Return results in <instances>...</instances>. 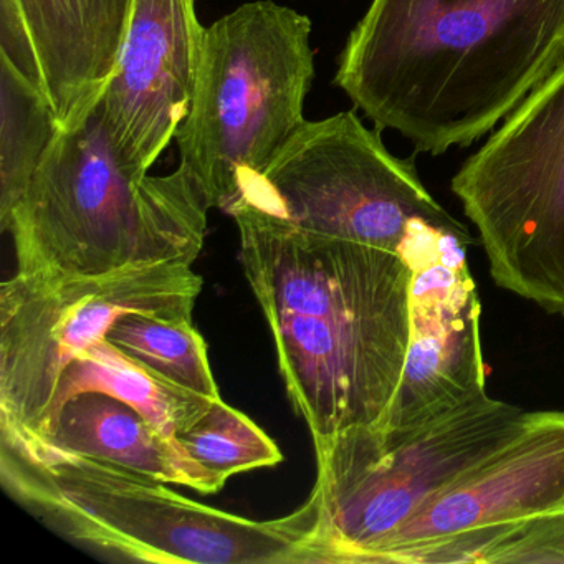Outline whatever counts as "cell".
Masks as SVG:
<instances>
[{
    "mask_svg": "<svg viewBox=\"0 0 564 564\" xmlns=\"http://www.w3.org/2000/svg\"><path fill=\"white\" fill-rule=\"evenodd\" d=\"M564 62V0H371L335 85L378 131L442 156L488 137Z\"/></svg>",
    "mask_w": 564,
    "mask_h": 564,
    "instance_id": "obj_1",
    "label": "cell"
},
{
    "mask_svg": "<svg viewBox=\"0 0 564 564\" xmlns=\"http://www.w3.org/2000/svg\"><path fill=\"white\" fill-rule=\"evenodd\" d=\"M6 491L62 536L143 563L306 564L312 497L292 513L249 520L177 494L171 484L0 429Z\"/></svg>",
    "mask_w": 564,
    "mask_h": 564,
    "instance_id": "obj_2",
    "label": "cell"
},
{
    "mask_svg": "<svg viewBox=\"0 0 564 564\" xmlns=\"http://www.w3.org/2000/svg\"><path fill=\"white\" fill-rule=\"evenodd\" d=\"M213 209L183 167L166 176L128 166L97 108L61 131L2 232L14 240L18 273L101 275L131 265H193Z\"/></svg>",
    "mask_w": 564,
    "mask_h": 564,
    "instance_id": "obj_3",
    "label": "cell"
},
{
    "mask_svg": "<svg viewBox=\"0 0 564 564\" xmlns=\"http://www.w3.org/2000/svg\"><path fill=\"white\" fill-rule=\"evenodd\" d=\"M313 78L312 21L289 6L247 2L206 29L176 141L210 207L227 213L306 123Z\"/></svg>",
    "mask_w": 564,
    "mask_h": 564,
    "instance_id": "obj_4",
    "label": "cell"
},
{
    "mask_svg": "<svg viewBox=\"0 0 564 564\" xmlns=\"http://www.w3.org/2000/svg\"><path fill=\"white\" fill-rule=\"evenodd\" d=\"M524 415L484 394L419 427L368 425L313 441L316 523L306 564L376 563L425 501L513 434Z\"/></svg>",
    "mask_w": 564,
    "mask_h": 564,
    "instance_id": "obj_5",
    "label": "cell"
},
{
    "mask_svg": "<svg viewBox=\"0 0 564 564\" xmlns=\"http://www.w3.org/2000/svg\"><path fill=\"white\" fill-rule=\"evenodd\" d=\"M500 289L564 318V62L451 181Z\"/></svg>",
    "mask_w": 564,
    "mask_h": 564,
    "instance_id": "obj_6",
    "label": "cell"
},
{
    "mask_svg": "<svg viewBox=\"0 0 564 564\" xmlns=\"http://www.w3.org/2000/svg\"><path fill=\"white\" fill-rule=\"evenodd\" d=\"M203 276L189 263L101 275H25L0 285V429L39 435L58 376L121 316L193 322Z\"/></svg>",
    "mask_w": 564,
    "mask_h": 564,
    "instance_id": "obj_7",
    "label": "cell"
},
{
    "mask_svg": "<svg viewBox=\"0 0 564 564\" xmlns=\"http://www.w3.org/2000/svg\"><path fill=\"white\" fill-rule=\"evenodd\" d=\"M239 204L306 232L392 252L419 220L452 217L414 161L392 154L381 131L366 127L355 110L306 121L230 209Z\"/></svg>",
    "mask_w": 564,
    "mask_h": 564,
    "instance_id": "obj_8",
    "label": "cell"
},
{
    "mask_svg": "<svg viewBox=\"0 0 564 564\" xmlns=\"http://www.w3.org/2000/svg\"><path fill=\"white\" fill-rule=\"evenodd\" d=\"M471 243L452 217L419 220L399 249L412 270L411 339L401 384L378 427H419L487 394Z\"/></svg>",
    "mask_w": 564,
    "mask_h": 564,
    "instance_id": "obj_9",
    "label": "cell"
},
{
    "mask_svg": "<svg viewBox=\"0 0 564 564\" xmlns=\"http://www.w3.org/2000/svg\"><path fill=\"white\" fill-rule=\"evenodd\" d=\"M227 214L263 316L411 322L412 270L401 253L306 232L242 204Z\"/></svg>",
    "mask_w": 564,
    "mask_h": 564,
    "instance_id": "obj_10",
    "label": "cell"
},
{
    "mask_svg": "<svg viewBox=\"0 0 564 564\" xmlns=\"http://www.w3.org/2000/svg\"><path fill=\"white\" fill-rule=\"evenodd\" d=\"M265 319L290 401L313 441L381 422L401 384L411 322Z\"/></svg>",
    "mask_w": 564,
    "mask_h": 564,
    "instance_id": "obj_11",
    "label": "cell"
},
{
    "mask_svg": "<svg viewBox=\"0 0 564 564\" xmlns=\"http://www.w3.org/2000/svg\"><path fill=\"white\" fill-rule=\"evenodd\" d=\"M204 34L196 0H134L117 68L95 105L128 166L150 173L176 140L196 87Z\"/></svg>",
    "mask_w": 564,
    "mask_h": 564,
    "instance_id": "obj_12",
    "label": "cell"
},
{
    "mask_svg": "<svg viewBox=\"0 0 564 564\" xmlns=\"http://www.w3.org/2000/svg\"><path fill=\"white\" fill-rule=\"evenodd\" d=\"M134 0H0V57L47 101L62 131L84 123L120 58Z\"/></svg>",
    "mask_w": 564,
    "mask_h": 564,
    "instance_id": "obj_13",
    "label": "cell"
},
{
    "mask_svg": "<svg viewBox=\"0 0 564 564\" xmlns=\"http://www.w3.org/2000/svg\"><path fill=\"white\" fill-rule=\"evenodd\" d=\"M557 507H564V412H527L513 434L425 501L376 563H399L425 541Z\"/></svg>",
    "mask_w": 564,
    "mask_h": 564,
    "instance_id": "obj_14",
    "label": "cell"
},
{
    "mask_svg": "<svg viewBox=\"0 0 564 564\" xmlns=\"http://www.w3.org/2000/svg\"><path fill=\"white\" fill-rule=\"evenodd\" d=\"M42 441L200 494H216L226 485L194 462L180 442L163 434L138 409L107 392H80L68 399L51 434Z\"/></svg>",
    "mask_w": 564,
    "mask_h": 564,
    "instance_id": "obj_15",
    "label": "cell"
},
{
    "mask_svg": "<svg viewBox=\"0 0 564 564\" xmlns=\"http://www.w3.org/2000/svg\"><path fill=\"white\" fill-rule=\"evenodd\" d=\"M87 391L107 392L128 402L174 441L217 401L161 378L105 338L78 355L58 376L41 434L31 437L47 438L62 405Z\"/></svg>",
    "mask_w": 564,
    "mask_h": 564,
    "instance_id": "obj_16",
    "label": "cell"
},
{
    "mask_svg": "<svg viewBox=\"0 0 564 564\" xmlns=\"http://www.w3.org/2000/svg\"><path fill=\"white\" fill-rule=\"evenodd\" d=\"M399 563H564V507L425 541Z\"/></svg>",
    "mask_w": 564,
    "mask_h": 564,
    "instance_id": "obj_17",
    "label": "cell"
},
{
    "mask_svg": "<svg viewBox=\"0 0 564 564\" xmlns=\"http://www.w3.org/2000/svg\"><path fill=\"white\" fill-rule=\"evenodd\" d=\"M61 131L41 91L0 57V223L18 206Z\"/></svg>",
    "mask_w": 564,
    "mask_h": 564,
    "instance_id": "obj_18",
    "label": "cell"
},
{
    "mask_svg": "<svg viewBox=\"0 0 564 564\" xmlns=\"http://www.w3.org/2000/svg\"><path fill=\"white\" fill-rule=\"evenodd\" d=\"M107 339L161 378L196 394L220 399L203 335L187 319L121 316Z\"/></svg>",
    "mask_w": 564,
    "mask_h": 564,
    "instance_id": "obj_19",
    "label": "cell"
},
{
    "mask_svg": "<svg viewBox=\"0 0 564 564\" xmlns=\"http://www.w3.org/2000/svg\"><path fill=\"white\" fill-rule=\"evenodd\" d=\"M177 442L194 462L226 484L232 475L283 460L275 441L223 398L181 432Z\"/></svg>",
    "mask_w": 564,
    "mask_h": 564,
    "instance_id": "obj_20",
    "label": "cell"
}]
</instances>
